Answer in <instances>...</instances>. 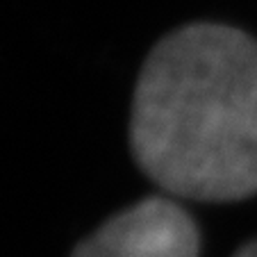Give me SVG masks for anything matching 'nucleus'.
<instances>
[{
	"label": "nucleus",
	"instance_id": "f257e3e1",
	"mask_svg": "<svg viewBox=\"0 0 257 257\" xmlns=\"http://www.w3.org/2000/svg\"><path fill=\"white\" fill-rule=\"evenodd\" d=\"M130 148L137 166L173 198L255 196V37L207 21L162 37L137 78Z\"/></svg>",
	"mask_w": 257,
	"mask_h": 257
},
{
	"label": "nucleus",
	"instance_id": "7ed1b4c3",
	"mask_svg": "<svg viewBox=\"0 0 257 257\" xmlns=\"http://www.w3.org/2000/svg\"><path fill=\"white\" fill-rule=\"evenodd\" d=\"M232 257H257V239H255V241L243 243V246L239 248Z\"/></svg>",
	"mask_w": 257,
	"mask_h": 257
},
{
	"label": "nucleus",
	"instance_id": "f03ea898",
	"mask_svg": "<svg viewBox=\"0 0 257 257\" xmlns=\"http://www.w3.org/2000/svg\"><path fill=\"white\" fill-rule=\"evenodd\" d=\"M198 225L171 196H148L107 218L71 257H198Z\"/></svg>",
	"mask_w": 257,
	"mask_h": 257
}]
</instances>
